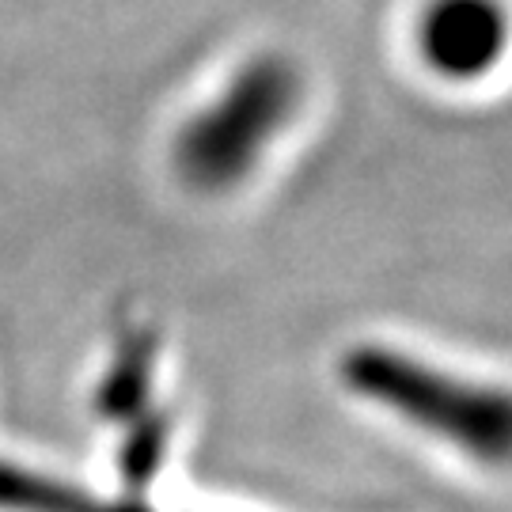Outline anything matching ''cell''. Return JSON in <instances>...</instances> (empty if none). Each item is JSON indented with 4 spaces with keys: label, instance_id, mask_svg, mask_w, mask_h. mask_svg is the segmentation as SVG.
<instances>
[{
    "label": "cell",
    "instance_id": "cell-1",
    "mask_svg": "<svg viewBox=\"0 0 512 512\" xmlns=\"http://www.w3.org/2000/svg\"><path fill=\"white\" fill-rule=\"evenodd\" d=\"M342 380L357 399L463 456L501 463L509 452V399L497 387L471 384L391 346H353L342 357Z\"/></svg>",
    "mask_w": 512,
    "mask_h": 512
},
{
    "label": "cell",
    "instance_id": "cell-2",
    "mask_svg": "<svg viewBox=\"0 0 512 512\" xmlns=\"http://www.w3.org/2000/svg\"><path fill=\"white\" fill-rule=\"evenodd\" d=\"M296 107L300 76L293 61L262 54L243 65L228 88L175 137V167L183 183L205 194L239 186L293 122Z\"/></svg>",
    "mask_w": 512,
    "mask_h": 512
},
{
    "label": "cell",
    "instance_id": "cell-3",
    "mask_svg": "<svg viewBox=\"0 0 512 512\" xmlns=\"http://www.w3.org/2000/svg\"><path fill=\"white\" fill-rule=\"evenodd\" d=\"M421 46L437 73L475 80L505 50V12L497 0H437L421 27Z\"/></svg>",
    "mask_w": 512,
    "mask_h": 512
},
{
    "label": "cell",
    "instance_id": "cell-4",
    "mask_svg": "<svg viewBox=\"0 0 512 512\" xmlns=\"http://www.w3.org/2000/svg\"><path fill=\"white\" fill-rule=\"evenodd\" d=\"M0 509L4 512H92V501L57 478L0 459Z\"/></svg>",
    "mask_w": 512,
    "mask_h": 512
}]
</instances>
